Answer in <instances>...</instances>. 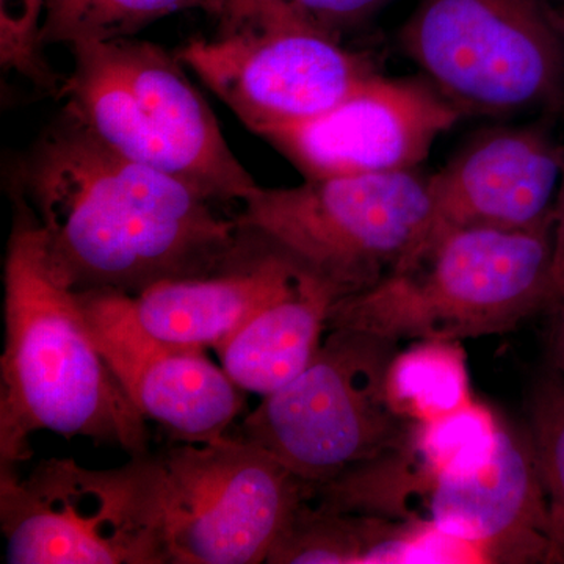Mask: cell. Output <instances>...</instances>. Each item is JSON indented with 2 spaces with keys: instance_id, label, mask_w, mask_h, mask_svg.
<instances>
[{
  "instance_id": "7a4b0ae2",
  "label": "cell",
  "mask_w": 564,
  "mask_h": 564,
  "mask_svg": "<svg viewBox=\"0 0 564 564\" xmlns=\"http://www.w3.org/2000/svg\"><path fill=\"white\" fill-rule=\"evenodd\" d=\"M3 270L0 466L31 459V437L43 430L148 454L147 417L104 359L31 210L14 218Z\"/></svg>"
},
{
  "instance_id": "277c9868",
  "label": "cell",
  "mask_w": 564,
  "mask_h": 564,
  "mask_svg": "<svg viewBox=\"0 0 564 564\" xmlns=\"http://www.w3.org/2000/svg\"><path fill=\"white\" fill-rule=\"evenodd\" d=\"M73 54L61 90L66 111L110 150L221 204L258 187L177 55L132 36L79 44Z\"/></svg>"
},
{
  "instance_id": "52a82bcc",
  "label": "cell",
  "mask_w": 564,
  "mask_h": 564,
  "mask_svg": "<svg viewBox=\"0 0 564 564\" xmlns=\"http://www.w3.org/2000/svg\"><path fill=\"white\" fill-rule=\"evenodd\" d=\"M402 46L462 117L551 107L564 95V39L543 0H419Z\"/></svg>"
},
{
  "instance_id": "d6986e66",
  "label": "cell",
  "mask_w": 564,
  "mask_h": 564,
  "mask_svg": "<svg viewBox=\"0 0 564 564\" xmlns=\"http://www.w3.org/2000/svg\"><path fill=\"white\" fill-rule=\"evenodd\" d=\"M529 436L551 511L552 530L564 529V377L545 375L530 397Z\"/></svg>"
},
{
  "instance_id": "ba28073f",
  "label": "cell",
  "mask_w": 564,
  "mask_h": 564,
  "mask_svg": "<svg viewBox=\"0 0 564 564\" xmlns=\"http://www.w3.org/2000/svg\"><path fill=\"white\" fill-rule=\"evenodd\" d=\"M397 350L399 343L377 334L328 329L313 362L245 417L240 437L313 486L377 458L411 425L386 397Z\"/></svg>"
},
{
  "instance_id": "6da1fadb",
  "label": "cell",
  "mask_w": 564,
  "mask_h": 564,
  "mask_svg": "<svg viewBox=\"0 0 564 564\" xmlns=\"http://www.w3.org/2000/svg\"><path fill=\"white\" fill-rule=\"evenodd\" d=\"M52 261L74 291L137 295L204 276L258 240L187 182L122 158L73 115L47 129L22 170Z\"/></svg>"
},
{
  "instance_id": "4fadbf2b",
  "label": "cell",
  "mask_w": 564,
  "mask_h": 564,
  "mask_svg": "<svg viewBox=\"0 0 564 564\" xmlns=\"http://www.w3.org/2000/svg\"><path fill=\"white\" fill-rule=\"evenodd\" d=\"M417 521L466 544L481 563H549L551 511L529 434L502 425L488 459L430 486Z\"/></svg>"
},
{
  "instance_id": "2e32d148",
  "label": "cell",
  "mask_w": 564,
  "mask_h": 564,
  "mask_svg": "<svg viewBox=\"0 0 564 564\" xmlns=\"http://www.w3.org/2000/svg\"><path fill=\"white\" fill-rule=\"evenodd\" d=\"M340 292L304 267L288 292L262 307L217 352L226 373L245 392L267 397L313 362Z\"/></svg>"
},
{
  "instance_id": "ffe728a7",
  "label": "cell",
  "mask_w": 564,
  "mask_h": 564,
  "mask_svg": "<svg viewBox=\"0 0 564 564\" xmlns=\"http://www.w3.org/2000/svg\"><path fill=\"white\" fill-rule=\"evenodd\" d=\"M47 0H0V57L40 87L55 90V77L43 61L41 28Z\"/></svg>"
},
{
  "instance_id": "7402d4cb",
  "label": "cell",
  "mask_w": 564,
  "mask_h": 564,
  "mask_svg": "<svg viewBox=\"0 0 564 564\" xmlns=\"http://www.w3.org/2000/svg\"><path fill=\"white\" fill-rule=\"evenodd\" d=\"M220 35H229L272 21L295 9L293 0H218Z\"/></svg>"
},
{
  "instance_id": "8992f818",
  "label": "cell",
  "mask_w": 564,
  "mask_h": 564,
  "mask_svg": "<svg viewBox=\"0 0 564 564\" xmlns=\"http://www.w3.org/2000/svg\"><path fill=\"white\" fill-rule=\"evenodd\" d=\"M9 564H172L159 455L113 469L41 459L28 477L0 466Z\"/></svg>"
},
{
  "instance_id": "603a6c76",
  "label": "cell",
  "mask_w": 564,
  "mask_h": 564,
  "mask_svg": "<svg viewBox=\"0 0 564 564\" xmlns=\"http://www.w3.org/2000/svg\"><path fill=\"white\" fill-rule=\"evenodd\" d=\"M552 307H564V176L554 210V252H552Z\"/></svg>"
},
{
  "instance_id": "d4e9b609",
  "label": "cell",
  "mask_w": 564,
  "mask_h": 564,
  "mask_svg": "<svg viewBox=\"0 0 564 564\" xmlns=\"http://www.w3.org/2000/svg\"><path fill=\"white\" fill-rule=\"evenodd\" d=\"M549 563H564V529L552 530V547Z\"/></svg>"
},
{
  "instance_id": "484cf974",
  "label": "cell",
  "mask_w": 564,
  "mask_h": 564,
  "mask_svg": "<svg viewBox=\"0 0 564 564\" xmlns=\"http://www.w3.org/2000/svg\"><path fill=\"white\" fill-rule=\"evenodd\" d=\"M547 11L549 17H551L552 22H554L555 28L558 29L564 39V3L562 6H551V3H547Z\"/></svg>"
},
{
  "instance_id": "ac0fdd59",
  "label": "cell",
  "mask_w": 564,
  "mask_h": 564,
  "mask_svg": "<svg viewBox=\"0 0 564 564\" xmlns=\"http://www.w3.org/2000/svg\"><path fill=\"white\" fill-rule=\"evenodd\" d=\"M185 10L218 17V0H47L41 44L98 43L129 39L152 22Z\"/></svg>"
},
{
  "instance_id": "cb8c5ba5",
  "label": "cell",
  "mask_w": 564,
  "mask_h": 564,
  "mask_svg": "<svg viewBox=\"0 0 564 564\" xmlns=\"http://www.w3.org/2000/svg\"><path fill=\"white\" fill-rule=\"evenodd\" d=\"M554 336H552V350L558 372L564 377V307H556Z\"/></svg>"
},
{
  "instance_id": "5b68a950",
  "label": "cell",
  "mask_w": 564,
  "mask_h": 564,
  "mask_svg": "<svg viewBox=\"0 0 564 564\" xmlns=\"http://www.w3.org/2000/svg\"><path fill=\"white\" fill-rule=\"evenodd\" d=\"M237 220L332 282L367 291L421 250L434 229L430 177L417 170L306 180L252 188Z\"/></svg>"
},
{
  "instance_id": "9c48e42d",
  "label": "cell",
  "mask_w": 564,
  "mask_h": 564,
  "mask_svg": "<svg viewBox=\"0 0 564 564\" xmlns=\"http://www.w3.org/2000/svg\"><path fill=\"white\" fill-rule=\"evenodd\" d=\"M172 564L267 563L313 485L243 437L159 455Z\"/></svg>"
},
{
  "instance_id": "8fae6325",
  "label": "cell",
  "mask_w": 564,
  "mask_h": 564,
  "mask_svg": "<svg viewBox=\"0 0 564 564\" xmlns=\"http://www.w3.org/2000/svg\"><path fill=\"white\" fill-rule=\"evenodd\" d=\"M77 295L104 359L147 421L177 443L226 437L247 400L206 350L166 344L148 332L131 293L102 289Z\"/></svg>"
},
{
  "instance_id": "e0dca14e",
  "label": "cell",
  "mask_w": 564,
  "mask_h": 564,
  "mask_svg": "<svg viewBox=\"0 0 564 564\" xmlns=\"http://www.w3.org/2000/svg\"><path fill=\"white\" fill-rule=\"evenodd\" d=\"M386 397L408 423L434 421L473 402L466 351L459 340H411L386 373Z\"/></svg>"
},
{
  "instance_id": "3957f363",
  "label": "cell",
  "mask_w": 564,
  "mask_h": 564,
  "mask_svg": "<svg viewBox=\"0 0 564 564\" xmlns=\"http://www.w3.org/2000/svg\"><path fill=\"white\" fill-rule=\"evenodd\" d=\"M554 221L525 231L434 232L413 258L367 291L334 304L328 329L393 343L459 340L513 332L552 307Z\"/></svg>"
},
{
  "instance_id": "44dd1931",
  "label": "cell",
  "mask_w": 564,
  "mask_h": 564,
  "mask_svg": "<svg viewBox=\"0 0 564 564\" xmlns=\"http://www.w3.org/2000/svg\"><path fill=\"white\" fill-rule=\"evenodd\" d=\"M293 2L307 20L326 31L336 33L337 29L372 17L375 11L383 9L393 0H293Z\"/></svg>"
},
{
  "instance_id": "7c38bea8",
  "label": "cell",
  "mask_w": 564,
  "mask_h": 564,
  "mask_svg": "<svg viewBox=\"0 0 564 564\" xmlns=\"http://www.w3.org/2000/svg\"><path fill=\"white\" fill-rule=\"evenodd\" d=\"M462 118L429 82L377 73L332 110L263 137L306 180L417 170Z\"/></svg>"
},
{
  "instance_id": "9a60e30c",
  "label": "cell",
  "mask_w": 564,
  "mask_h": 564,
  "mask_svg": "<svg viewBox=\"0 0 564 564\" xmlns=\"http://www.w3.org/2000/svg\"><path fill=\"white\" fill-rule=\"evenodd\" d=\"M304 265L267 242L204 276L158 282L133 295L148 332L177 347L215 351L295 284Z\"/></svg>"
},
{
  "instance_id": "4316f807",
  "label": "cell",
  "mask_w": 564,
  "mask_h": 564,
  "mask_svg": "<svg viewBox=\"0 0 564 564\" xmlns=\"http://www.w3.org/2000/svg\"><path fill=\"white\" fill-rule=\"evenodd\" d=\"M544 3H551V6H562L564 0H543Z\"/></svg>"
},
{
  "instance_id": "30bf717a",
  "label": "cell",
  "mask_w": 564,
  "mask_h": 564,
  "mask_svg": "<svg viewBox=\"0 0 564 564\" xmlns=\"http://www.w3.org/2000/svg\"><path fill=\"white\" fill-rule=\"evenodd\" d=\"M177 57L262 139L321 117L375 74L296 7L217 40H193Z\"/></svg>"
},
{
  "instance_id": "5bb4252c",
  "label": "cell",
  "mask_w": 564,
  "mask_h": 564,
  "mask_svg": "<svg viewBox=\"0 0 564 564\" xmlns=\"http://www.w3.org/2000/svg\"><path fill=\"white\" fill-rule=\"evenodd\" d=\"M563 176L564 150L543 128L484 133L430 177L433 234L454 228L525 231L551 225Z\"/></svg>"
}]
</instances>
